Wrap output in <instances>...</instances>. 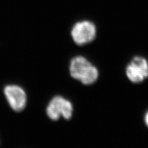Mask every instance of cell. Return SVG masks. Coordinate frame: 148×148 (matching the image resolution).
Here are the masks:
<instances>
[{
    "instance_id": "5",
    "label": "cell",
    "mask_w": 148,
    "mask_h": 148,
    "mask_svg": "<svg viewBox=\"0 0 148 148\" xmlns=\"http://www.w3.org/2000/svg\"><path fill=\"white\" fill-rule=\"evenodd\" d=\"M4 93L12 110L21 112L25 109L27 95L22 88L17 85H8L4 88Z\"/></svg>"
},
{
    "instance_id": "1",
    "label": "cell",
    "mask_w": 148,
    "mask_h": 148,
    "mask_svg": "<svg viewBox=\"0 0 148 148\" xmlns=\"http://www.w3.org/2000/svg\"><path fill=\"white\" fill-rule=\"evenodd\" d=\"M69 72L74 79L86 85L94 83L99 76L98 69L82 56H77L71 60Z\"/></svg>"
},
{
    "instance_id": "4",
    "label": "cell",
    "mask_w": 148,
    "mask_h": 148,
    "mask_svg": "<svg viewBox=\"0 0 148 148\" xmlns=\"http://www.w3.org/2000/svg\"><path fill=\"white\" fill-rule=\"evenodd\" d=\"M126 75L133 83H140L148 78V61L142 56H135L126 67Z\"/></svg>"
},
{
    "instance_id": "2",
    "label": "cell",
    "mask_w": 148,
    "mask_h": 148,
    "mask_svg": "<svg viewBox=\"0 0 148 148\" xmlns=\"http://www.w3.org/2000/svg\"><path fill=\"white\" fill-rule=\"evenodd\" d=\"M97 35V29L93 22L84 20L73 25L71 29L72 40L78 45H84L93 41Z\"/></svg>"
},
{
    "instance_id": "6",
    "label": "cell",
    "mask_w": 148,
    "mask_h": 148,
    "mask_svg": "<svg viewBox=\"0 0 148 148\" xmlns=\"http://www.w3.org/2000/svg\"><path fill=\"white\" fill-rule=\"evenodd\" d=\"M145 119V122L147 125V127H148V110L147 111V112L145 115V119Z\"/></svg>"
},
{
    "instance_id": "3",
    "label": "cell",
    "mask_w": 148,
    "mask_h": 148,
    "mask_svg": "<svg viewBox=\"0 0 148 148\" xmlns=\"http://www.w3.org/2000/svg\"><path fill=\"white\" fill-rule=\"evenodd\" d=\"M73 110L71 101L61 96H56L50 101L46 111L51 120L56 121L61 117L67 120L70 119L72 116Z\"/></svg>"
}]
</instances>
